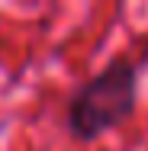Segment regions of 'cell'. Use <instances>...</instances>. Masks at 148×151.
Segmentation results:
<instances>
[{
    "label": "cell",
    "mask_w": 148,
    "mask_h": 151,
    "mask_svg": "<svg viewBox=\"0 0 148 151\" xmlns=\"http://www.w3.org/2000/svg\"><path fill=\"white\" fill-rule=\"evenodd\" d=\"M139 103V68L119 55L87 77L68 100V132L77 142H97L116 125L132 119Z\"/></svg>",
    "instance_id": "obj_1"
}]
</instances>
